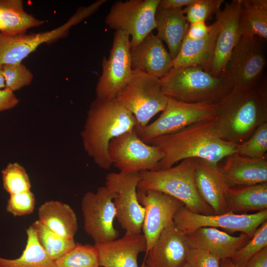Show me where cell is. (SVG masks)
<instances>
[{"label": "cell", "instance_id": "cell-37", "mask_svg": "<svg viewBox=\"0 0 267 267\" xmlns=\"http://www.w3.org/2000/svg\"><path fill=\"white\" fill-rule=\"evenodd\" d=\"M223 0H194L183 9L189 24L205 21L212 14L220 9Z\"/></svg>", "mask_w": 267, "mask_h": 267}, {"label": "cell", "instance_id": "cell-1", "mask_svg": "<svg viewBox=\"0 0 267 267\" xmlns=\"http://www.w3.org/2000/svg\"><path fill=\"white\" fill-rule=\"evenodd\" d=\"M147 143L158 147L163 153L158 170L169 168L188 158L219 164L227 156L236 153L237 145L222 139L215 119L191 124Z\"/></svg>", "mask_w": 267, "mask_h": 267}, {"label": "cell", "instance_id": "cell-40", "mask_svg": "<svg viewBox=\"0 0 267 267\" xmlns=\"http://www.w3.org/2000/svg\"><path fill=\"white\" fill-rule=\"evenodd\" d=\"M212 29V24L208 26L205 21L189 24L184 39L195 40L204 38L209 34Z\"/></svg>", "mask_w": 267, "mask_h": 267}, {"label": "cell", "instance_id": "cell-5", "mask_svg": "<svg viewBox=\"0 0 267 267\" xmlns=\"http://www.w3.org/2000/svg\"><path fill=\"white\" fill-rule=\"evenodd\" d=\"M195 158L184 159L167 169L140 172L137 189L154 190L170 195L190 211L200 214L214 215L212 209L199 195L195 181Z\"/></svg>", "mask_w": 267, "mask_h": 267}, {"label": "cell", "instance_id": "cell-14", "mask_svg": "<svg viewBox=\"0 0 267 267\" xmlns=\"http://www.w3.org/2000/svg\"><path fill=\"white\" fill-rule=\"evenodd\" d=\"M140 179L138 173H110L105 185L115 193L113 200L116 218L126 232L141 233L144 209L139 203L137 190Z\"/></svg>", "mask_w": 267, "mask_h": 267}, {"label": "cell", "instance_id": "cell-43", "mask_svg": "<svg viewBox=\"0 0 267 267\" xmlns=\"http://www.w3.org/2000/svg\"><path fill=\"white\" fill-rule=\"evenodd\" d=\"M194 0H160L157 9L182 8L191 4Z\"/></svg>", "mask_w": 267, "mask_h": 267}, {"label": "cell", "instance_id": "cell-19", "mask_svg": "<svg viewBox=\"0 0 267 267\" xmlns=\"http://www.w3.org/2000/svg\"><path fill=\"white\" fill-rule=\"evenodd\" d=\"M195 181L199 195L212 209L214 214L226 213L229 187L219 164L195 158Z\"/></svg>", "mask_w": 267, "mask_h": 267}, {"label": "cell", "instance_id": "cell-22", "mask_svg": "<svg viewBox=\"0 0 267 267\" xmlns=\"http://www.w3.org/2000/svg\"><path fill=\"white\" fill-rule=\"evenodd\" d=\"M131 58L133 70H141L159 79L173 68V59L163 42L152 33L131 49Z\"/></svg>", "mask_w": 267, "mask_h": 267}, {"label": "cell", "instance_id": "cell-38", "mask_svg": "<svg viewBox=\"0 0 267 267\" xmlns=\"http://www.w3.org/2000/svg\"><path fill=\"white\" fill-rule=\"evenodd\" d=\"M35 197L31 191L10 195L6 210L15 217L31 214L35 209Z\"/></svg>", "mask_w": 267, "mask_h": 267}, {"label": "cell", "instance_id": "cell-20", "mask_svg": "<svg viewBox=\"0 0 267 267\" xmlns=\"http://www.w3.org/2000/svg\"><path fill=\"white\" fill-rule=\"evenodd\" d=\"M94 245L101 267H138V255L147 249L143 234L128 232L122 238Z\"/></svg>", "mask_w": 267, "mask_h": 267}, {"label": "cell", "instance_id": "cell-17", "mask_svg": "<svg viewBox=\"0 0 267 267\" xmlns=\"http://www.w3.org/2000/svg\"><path fill=\"white\" fill-rule=\"evenodd\" d=\"M241 0L226 2L216 13L220 23L213 57L209 73L215 77L225 75V69L231 53L241 35L239 30Z\"/></svg>", "mask_w": 267, "mask_h": 267}, {"label": "cell", "instance_id": "cell-23", "mask_svg": "<svg viewBox=\"0 0 267 267\" xmlns=\"http://www.w3.org/2000/svg\"><path fill=\"white\" fill-rule=\"evenodd\" d=\"M224 159L220 167L229 187L267 182L266 157L251 158L235 153Z\"/></svg>", "mask_w": 267, "mask_h": 267}, {"label": "cell", "instance_id": "cell-26", "mask_svg": "<svg viewBox=\"0 0 267 267\" xmlns=\"http://www.w3.org/2000/svg\"><path fill=\"white\" fill-rule=\"evenodd\" d=\"M39 220L59 235L74 239L78 224L76 215L68 204L59 201L45 202L38 210Z\"/></svg>", "mask_w": 267, "mask_h": 267}, {"label": "cell", "instance_id": "cell-30", "mask_svg": "<svg viewBox=\"0 0 267 267\" xmlns=\"http://www.w3.org/2000/svg\"><path fill=\"white\" fill-rule=\"evenodd\" d=\"M26 234V244L22 254L14 259L0 257V267H57L40 245L31 225Z\"/></svg>", "mask_w": 267, "mask_h": 267}, {"label": "cell", "instance_id": "cell-25", "mask_svg": "<svg viewBox=\"0 0 267 267\" xmlns=\"http://www.w3.org/2000/svg\"><path fill=\"white\" fill-rule=\"evenodd\" d=\"M155 19L156 35L166 43L174 59L180 50L189 24L183 9H157Z\"/></svg>", "mask_w": 267, "mask_h": 267}, {"label": "cell", "instance_id": "cell-39", "mask_svg": "<svg viewBox=\"0 0 267 267\" xmlns=\"http://www.w3.org/2000/svg\"><path fill=\"white\" fill-rule=\"evenodd\" d=\"M190 267H221V259L206 251L190 248L186 259Z\"/></svg>", "mask_w": 267, "mask_h": 267}, {"label": "cell", "instance_id": "cell-8", "mask_svg": "<svg viewBox=\"0 0 267 267\" xmlns=\"http://www.w3.org/2000/svg\"><path fill=\"white\" fill-rule=\"evenodd\" d=\"M265 41L257 36H242L227 64L225 76L232 89H251L261 84L267 57Z\"/></svg>", "mask_w": 267, "mask_h": 267}, {"label": "cell", "instance_id": "cell-6", "mask_svg": "<svg viewBox=\"0 0 267 267\" xmlns=\"http://www.w3.org/2000/svg\"><path fill=\"white\" fill-rule=\"evenodd\" d=\"M106 1L98 0L89 6L79 7L65 23L50 31L13 36L0 33V64L21 62L42 44L65 38L73 26L94 13Z\"/></svg>", "mask_w": 267, "mask_h": 267}, {"label": "cell", "instance_id": "cell-45", "mask_svg": "<svg viewBox=\"0 0 267 267\" xmlns=\"http://www.w3.org/2000/svg\"><path fill=\"white\" fill-rule=\"evenodd\" d=\"M5 87V80L3 75L2 65L0 64V90Z\"/></svg>", "mask_w": 267, "mask_h": 267}, {"label": "cell", "instance_id": "cell-24", "mask_svg": "<svg viewBox=\"0 0 267 267\" xmlns=\"http://www.w3.org/2000/svg\"><path fill=\"white\" fill-rule=\"evenodd\" d=\"M220 23L216 19L212 29L205 38L199 40L184 39L177 56L173 59V68L199 66L210 71Z\"/></svg>", "mask_w": 267, "mask_h": 267}, {"label": "cell", "instance_id": "cell-13", "mask_svg": "<svg viewBox=\"0 0 267 267\" xmlns=\"http://www.w3.org/2000/svg\"><path fill=\"white\" fill-rule=\"evenodd\" d=\"M267 220V209L253 214L227 212L222 214L203 215L183 206L175 214L173 223L184 234L201 227L220 228L226 232H240L252 237L258 227Z\"/></svg>", "mask_w": 267, "mask_h": 267}, {"label": "cell", "instance_id": "cell-12", "mask_svg": "<svg viewBox=\"0 0 267 267\" xmlns=\"http://www.w3.org/2000/svg\"><path fill=\"white\" fill-rule=\"evenodd\" d=\"M108 154L112 165L122 173L158 170L164 156L158 147L142 140L135 130L113 139Z\"/></svg>", "mask_w": 267, "mask_h": 267}, {"label": "cell", "instance_id": "cell-9", "mask_svg": "<svg viewBox=\"0 0 267 267\" xmlns=\"http://www.w3.org/2000/svg\"><path fill=\"white\" fill-rule=\"evenodd\" d=\"M217 103H186L168 97L164 109L154 122L135 131L146 143L178 131L191 124L215 119Z\"/></svg>", "mask_w": 267, "mask_h": 267}, {"label": "cell", "instance_id": "cell-10", "mask_svg": "<svg viewBox=\"0 0 267 267\" xmlns=\"http://www.w3.org/2000/svg\"><path fill=\"white\" fill-rule=\"evenodd\" d=\"M159 1H117L111 6L105 24L112 29L123 31L131 36L132 49L156 28L155 16Z\"/></svg>", "mask_w": 267, "mask_h": 267}, {"label": "cell", "instance_id": "cell-42", "mask_svg": "<svg viewBox=\"0 0 267 267\" xmlns=\"http://www.w3.org/2000/svg\"><path fill=\"white\" fill-rule=\"evenodd\" d=\"M242 267H267V247L253 256Z\"/></svg>", "mask_w": 267, "mask_h": 267}, {"label": "cell", "instance_id": "cell-31", "mask_svg": "<svg viewBox=\"0 0 267 267\" xmlns=\"http://www.w3.org/2000/svg\"><path fill=\"white\" fill-rule=\"evenodd\" d=\"M31 226L35 232L40 245L54 261L76 245L74 239H68L59 235L48 229L39 220L35 221Z\"/></svg>", "mask_w": 267, "mask_h": 267}, {"label": "cell", "instance_id": "cell-3", "mask_svg": "<svg viewBox=\"0 0 267 267\" xmlns=\"http://www.w3.org/2000/svg\"><path fill=\"white\" fill-rule=\"evenodd\" d=\"M215 120L224 140L239 144L247 140L267 122V93L261 84L251 89H232L217 103Z\"/></svg>", "mask_w": 267, "mask_h": 267}, {"label": "cell", "instance_id": "cell-36", "mask_svg": "<svg viewBox=\"0 0 267 267\" xmlns=\"http://www.w3.org/2000/svg\"><path fill=\"white\" fill-rule=\"evenodd\" d=\"M6 88L14 92L30 85L34 78L32 72L21 62L2 65Z\"/></svg>", "mask_w": 267, "mask_h": 267}, {"label": "cell", "instance_id": "cell-33", "mask_svg": "<svg viewBox=\"0 0 267 267\" xmlns=\"http://www.w3.org/2000/svg\"><path fill=\"white\" fill-rule=\"evenodd\" d=\"M3 188L9 195L31 190V184L25 168L20 164L9 163L1 171Z\"/></svg>", "mask_w": 267, "mask_h": 267}, {"label": "cell", "instance_id": "cell-18", "mask_svg": "<svg viewBox=\"0 0 267 267\" xmlns=\"http://www.w3.org/2000/svg\"><path fill=\"white\" fill-rule=\"evenodd\" d=\"M190 249L185 234L173 223L161 232L145 254L142 265L148 267H181Z\"/></svg>", "mask_w": 267, "mask_h": 267}, {"label": "cell", "instance_id": "cell-7", "mask_svg": "<svg viewBox=\"0 0 267 267\" xmlns=\"http://www.w3.org/2000/svg\"><path fill=\"white\" fill-rule=\"evenodd\" d=\"M168 98L162 92L160 79L135 70L115 99L134 115L137 122L136 128H141L164 109Z\"/></svg>", "mask_w": 267, "mask_h": 267}, {"label": "cell", "instance_id": "cell-47", "mask_svg": "<svg viewBox=\"0 0 267 267\" xmlns=\"http://www.w3.org/2000/svg\"><path fill=\"white\" fill-rule=\"evenodd\" d=\"M141 267H148L146 266L145 265H142Z\"/></svg>", "mask_w": 267, "mask_h": 267}, {"label": "cell", "instance_id": "cell-21", "mask_svg": "<svg viewBox=\"0 0 267 267\" xmlns=\"http://www.w3.org/2000/svg\"><path fill=\"white\" fill-rule=\"evenodd\" d=\"M190 248L210 252L221 260L231 257L251 238L240 233L234 236L213 227H201L184 234Z\"/></svg>", "mask_w": 267, "mask_h": 267}, {"label": "cell", "instance_id": "cell-29", "mask_svg": "<svg viewBox=\"0 0 267 267\" xmlns=\"http://www.w3.org/2000/svg\"><path fill=\"white\" fill-rule=\"evenodd\" d=\"M239 30L241 36L267 39V0H241Z\"/></svg>", "mask_w": 267, "mask_h": 267}, {"label": "cell", "instance_id": "cell-28", "mask_svg": "<svg viewBox=\"0 0 267 267\" xmlns=\"http://www.w3.org/2000/svg\"><path fill=\"white\" fill-rule=\"evenodd\" d=\"M267 209V182L228 188L226 212H257Z\"/></svg>", "mask_w": 267, "mask_h": 267}, {"label": "cell", "instance_id": "cell-44", "mask_svg": "<svg viewBox=\"0 0 267 267\" xmlns=\"http://www.w3.org/2000/svg\"><path fill=\"white\" fill-rule=\"evenodd\" d=\"M221 267H237L231 262L230 259H225L221 260Z\"/></svg>", "mask_w": 267, "mask_h": 267}, {"label": "cell", "instance_id": "cell-11", "mask_svg": "<svg viewBox=\"0 0 267 267\" xmlns=\"http://www.w3.org/2000/svg\"><path fill=\"white\" fill-rule=\"evenodd\" d=\"M133 73L130 36L123 31L116 30L109 55L102 60V73L95 89L96 98L115 99L130 82Z\"/></svg>", "mask_w": 267, "mask_h": 267}, {"label": "cell", "instance_id": "cell-2", "mask_svg": "<svg viewBox=\"0 0 267 267\" xmlns=\"http://www.w3.org/2000/svg\"><path fill=\"white\" fill-rule=\"evenodd\" d=\"M137 122L134 115L116 99L96 98L91 103L81 133L83 145L88 155L102 169L112 166L108 146L114 138L134 130Z\"/></svg>", "mask_w": 267, "mask_h": 267}, {"label": "cell", "instance_id": "cell-34", "mask_svg": "<svg viewBox=\"0 0 267 267\" xmlns=\"http://www.w3.org/2000/svg\"><path fill=\"white\" fill-rule=\"evenodd\" d=\"M267 247V221L256 229L253 236L230 259L237 267H242L253 256Z\"/></svg>", "mask_w": 267, "mask_h": 267}, {"label": "cell", "instance_id": "cell-15", "mask_svg": "<svg viewBox=\"0 0 267 267\" xmlns=\"http://www.w3.org/2000/svg\"><path fill=\"white\" fill-rule=\"evenodd\" d=\"M115 197V193L104 185L95 192H86L82 197L84 229L94 244L112 241L119 236V231L114 226Z\"/></svg>", "mask_w": 267, "mask_h": 267}, {"label": "cell", "instance_id": "cell-16", "mask_svg": "<svg viewBox=\"0 0 267 267\" xmlns=\"http://www.w3.org/2000/svg\"><path fill=\"white\" fill-rule=\"evenodd\" d=\"M137 194L145 211L142 231L146 240V254L162 230L173 223L175 214L184 205L178 199L157 190L137 189Z\"/></svg>", "mask_w": 267, "mask_h": 267}, {"label": "cell", "instance_id": "cell-27", "mask_svg": "<svg viewBox=\"0 0 267 267\" xmlns=\"http://www.w3.org/2000/svg\"><path fill=\"white\" fill-rule=\"evenodd\" d=\"M45 21L26 12L22 0H0V33L6 36L24 34Z\"/></svg>", "mask_w": 267, "mask_h": 267}, {"label": "cell", "instance_id": "cell-32", "mask_svg": "<svg viewBox=\"0 0 267 267\" xmlns=\"http://www.w3.org/2000/svg\"><path fill=\"white\" fill-rule=\"evenodd\" d=\"M55 263L57 267H99L96 248L91 244L76 243Z\"/></svg>", "mask_w": 267, "mask_h": 267}, {"label": "cell", "instance_id": "cell-46", "mask_svg": "<svg viewBox=\"0 0 267 267\" xmlns=\"http://www.w3.org/2000/svg\"><path fill=\"white\" fill-rule=\"evenodd\" d=\"M181 267H190V266L187 263H186L183 266H182Z\"/></svg>", "mask_w": 267, "mask_h": 267}, {"label": "cell", "instance_id": "cell-41", "mask_svg": "<svg viewBox=\"0 0 267 267\" xmlns=\"http://www.w3.org/2000/svg\"><path fill=\"white\" fill-rule=\"evenodd\" d=\"M19 102L14 92L6 88L0 90V112L15 107Z\"/></svg>", "mask_w": 267, "mask_h": 267}, {"label": "cell", "instance_id": "cell-4", "mask_svg": "<svg viewBox=\"0 0 267 267\" xmlns=\"http://www.w3.org/2000/svg\"><path fill=\"white\" fill-rule=\"evenodd\" d=\"M163 93L186 103H218L232 89L225 75L215 77L199 66L172 68L160 78Z\"/></svg>", "mask_w": 267, "mask_h": 267}, {"label": "cell", "instance_id": "cell-35", "mask_svg": "<svg viewBox=\"0 0 267 267\" xmlns=\"http://www.w3.org/2000/svg\"><path fill=\"white\" fill-rule=\"evenodd\" d=\"M267 151V122L260 125L246 141L237 144L236 153L251 158L265 157Z\"/></svg>", "mask_w": 267, "mask_h": 267}]
</instances>
